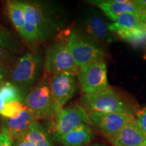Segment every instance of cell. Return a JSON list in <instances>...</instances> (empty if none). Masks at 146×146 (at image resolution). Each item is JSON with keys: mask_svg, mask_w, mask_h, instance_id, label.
Listing matches in <instances>:
<instances>
[{"mask_svg": "<svg viewBox=\"0 0 146 146\" xmlns=\"http://www.w3.org/2000/svg\"><path fill=\"white\" fill-rule=\"evenodd\" d=\"M81 102L87 112L123 113L133 116L137 112L135 106L110 86L96 94H83Z\"/></svg>", "mask_w": 146, "mask_h": 146, "instance_id": "1", "label": "cell"}, {"mask_svg": "<svg viewBox=\"0 0 146 146\" xmlns=\"http://www.w3.org/2000/svg\"><path fill=\"white\" fill-rule=\"evenodd\" d=\"M69 35L70 33H63V35L57 36L46 50L44 69L45 72L52 76L64 72L77 74L78 67L73 60L68 46Z\"/></svg>", "mask_w": 146, "mask_h": 146, "instance_id": "2", "label": "cell"}, {"mask_svg": "<svg viewBox=\"0 0 146 146\" xmlns=\"http://www.w3.org/2000/svg\"><path fill=\"white\" fill-rule=\"evenodd\" d=\"M42 62L43 58L40 53H25L18 58L11 69L9 81L25 93L37 79Z\"/></svg>", "mask_w": 146, "mask_h": 146, "instance_id": "3", "label": "cell"}, {"mask_svg": "<svg viewBox=\"0 0 146 146\" xmlns=\"http://www.w3.org/2000/svg\"><path fill=\"white\" fill-rule=\"evenodd\" d=\"M108 25L101 14L88 8L80 15L74 29L87 39L100 45L114 41V35L110 31Z\"/></svg>", "mask_w": 146, "mask_h": 146, "instance_id": "4", "label": "cell"}, {"mask_svg": "<svg viewBox=\"0 0 146 146\" xmlns=\"http://www.w3.org/2000/svg\"><path fill=\"white\" fill-rule=\"evenodd\" d=\"M24 103L36 119L54 120L61 110L53 98L49 83L45 81L38 84L27 95Z\"/></svg>", "mask_w": 146, "mask_h": 146, "instance_id": "5", "label": "cell"}, {"mask_svg": "<svg viewBox=\"0 0 146 146\" xmlns=\"http://www.w3.org/2000/svg\"><path fill=\"white\" fill-rule=\"evenodd\" d=\"M25 2L34 16L40 42L46 41L54 37L64 27L62 20L58 15V10L50 6L47 3Z\"/></svg>", "mask_w": 146, "mask_h": 146, "instance_id": "6", "label": "cell"}, {"mask_svg": "<svg viewBox=\"0 0 146 146\" xmlns=\"http://www.w3.org/2000/svg\"><path fill=\"white\" fill-rule=\"evenodd\" d=\"M68 46L78 68L103 60L105 56V53L101 46L87 39L74 29L70 32Z\"/></svg>", "mask_w": 146, "mask_h": 146, "instance_id": "7", "label": "cell"}, {"mask_svg": "<svg viewBox=\"0 0 146 146\" xmlns=\"http://www.w3.org/2000/svg\"><path fill=\"white\" fill-rule=\"evenodd\" d=\"M83 124L93 125L88 112L83 106L74 104L62 108L56 115L52 126L53 138L58 141L62 136Z\"/></svg>", "mask_w": 146, "mask_h": 146, "instance_id": "8", "label": "cell"}, {"mask_svg": "<svg viewBox=\"0 0 146 146\" xmlns=\"http://www.w3.org/2000/svg\"><path fill=\"white\" fill-rule=\"evenodd\" d=\"M76 76L84 94H96L110 86L108 81L106 64L104 60L79 68Z\"/></svg>", "mask_w": 146, "mask_h": 146, "instance_id": "9", "label": "cell"}, {"mask_svg": "<svg viewBox=\"0 0 146 146\" xmlns=\"http://www.w3.org/2000/svg\"><path fill=\"white\" fill-rule=\"evenodd\" d=\"M76 74L64 72L51 78L49 85L52 97L60 110L72 98L77 89Z\"/></svg>", "mask_w": 146, "mask_h": 146, "instance_id": "10", "label": "cell"}, {"mask_svg": "<svg viewBox=\"0 0 146 146\" xmlns=\"http://www.w3.org/2000/svg\"><path fill=\"white\" fill-rule=\"evenodd\" d=\"M93 125L96 126L108 139L114 136L129 122L134 119L133 115L123 113H102L88 112Z\"/></svg>", "mask_w": 146, "mask_h": 146, "instance_id": "11", "label": "cell"}, {"mask_svg": "<svg viewBox=\"0 0 146 146\" xmlns=\"http://www.w3.org/2000/svg\"><path fill=\"white\" fill-rule=\"evenodd\" d=\"M36 120L31 111L26 106L16 117H1L0 130L1 133L10 135L13 140L23 138L28 132L31 125Z\"/></svg>", "mask_w": 146, "mask_h": 146, "instance_id": "12", "label": "cell"}, {"mask_svg": "<svg viewBox=\"0 0 146 146\" xmlns=\"http://www.w3.org/2000/svg\"><path fill=\"white\" fill-rule=\"evenodd\" d=\"M108 140L114 146H146V133L134 118Z\"/></svg>", "mask_w": 146, "mask_h": 146, "instance_id": "13", "label": "cell"}, {"mask_svg": "<svg viewBox=\"0 0 146 146\" xmlns=\"http://www.w3.org/2000/svg\"><path fill=\"white\" fill-rule=\"evenodd\" d=\"M101 9L109 19L115 22L122 14L127 12H141L133 4L132 1L127 0H111V1H91Z\"/></svg>", "mask_w": 146, "mask_h": 146, "instance_id": "14", "label": "cell"}, {"mask_svg": "<svg viewBox=\"0 0 146 146\" xmlns=\"http://www.w3.org/2000/svg\"><path fill=\"white\" fill-rule=\"evenodd\" d=\"M94 137V132L90 125L83 124L75 129L59 138L62 146H85Z\"/></svg>", "mask_w": 146, "mask_h": 146, "instance_id": "15", "label": "cell"}, {"mask_svg": "<svg viewBox=\"0 0 146 146\" xmlns=\"http://www.w3.org/2000/svg\"><path fill=\"white\" fill-rule=\"evenodd\" d=\"M141 12H127L122 14L116 21L109 24L108 29L112 33L129 31L140 26Z\"/></svg>", "mask_w": 146, "mask_h": 146, "instance_id": "16", "label": "cell"}, {"mask_svg": "<svg viewBox=\"0 0 146 146\" xmlns=\"http://www.w3.org/2000/svg\"><path fill=\"white\" fill-rule=\"evenodd\" d=\"M5 10L9 19L21 35L25 25V14L21 1L9 0L5 3Z\"/></svg>", "mask_w": 146, "mask_h": 146, "instance_id": "17", "label": "cell"}, {"mask_svg": "<svg viewBox=\"0 0 146 146\" xmlns=\"http://www.w3.org/2000/svg\"><path fill=\"white\" fill-rule=\"evenodd\" d=\"M25 93L19 87L6 81L0 87V113L7 104L13 102H25Z\"/></svg>", "mask_w": 146, "mask_h": 146, "instance_id": "18", "label": "cell"}, {"mask_svg": "<svg viewBox=\"0 0 146 146\" xmlns=\"http://www.w3.org/2000/svg\"><path fill=\"white\" fill-rule=\"evenodd\" d=\"M24 137L34 146H52L48 135L36 120L31 125Z\"/></svg>", "mask_w": 146, "mask_h": 146, "instance_id": "19", "label": "cell"}, {"mask_svg": "<svg viewBox=\"0 0 146 146\" xmlns=\"http://www.w3.org/2000/svg\"><path fill=\"white\" fill-rule=\"evenodd\" d=\"M118 37L135 47L146 46V29L141 26L129 31L116 33Z\"/></svg>", "mask_w": 146, "mask_h": 146, "instance_id": "20", "label": "cell"}, {"mask_svg": "<svg viewBox=\"0 0 146 146\" xmlns=\"http://www.w3.org/2000/svg\"><path fill=\"white\" fill-rule=\"evenodd\" d=\"M0 46L8 49L15 54L19 51L21 44L12 32L0 27Z\"/></svg>", "mask_w": 146, "mask_h": 146, "instance_id": "21", "label": "cell"}, {"mask_svg": "<svg viewBox=\"0 0 146 146\" xmlns=\"http://www.w3.org/2000/svg\"><path fill=\"white\" fill-rule=\"evenodd\" d=\"M26 106L23 102H13L7 104L0 113L1 117L11 118L17 116Z\"/></svg>", "mask_w": 146, "mask_h": 146, "instance_id": "22", "label": "cell"}, {"mask_svg": "<svg viewBox=\"0 0 146 146\" xmlns=\"http://www.w3.org/2000/svg\"><path fill=\"white\" fill-rule=\"evenodd\" d=\"M14 54L5 47L0 46V64L8 67L13 62Z\"/></svg>", "mask_w": 146, "mask_h": 146, "instance_id": "23", "label": "cell"}, {"mask_svg": "<svg viewBox=\"0 0 146 146\" xmlns=\"http://www.w3.org/2000/svg\"><path fill=\"white\" fill-rule=\"evenodd\" d=\"M135 119L139 127L146 133V106L137 112Z\"/></svg>", "mask_w": 146, "mask_h": 146, "instance_id": "24", "label": "cell"}, {"mask_svg": "<svg viewBox=\"0 0 146 146\" xmlns=\"http://www.w3.org/2000/svg\"><path fill=\"white\" fill-rule=\"evenodd\" d=\"M0 146H13V139L10 135L0 132Z\"/></svg>", "mask_w": 146, "mask_h": 146, "instance_id": "25", "label": "cell"}, {"mask_svg": "<svg viewBox=\"0 0 146 146\" xmlns=\"http://www.w3.org/2000/svg\"><path fill=\"white\" fill-rule=\"evenodd\" d=\"M7 74H8V67L0 64V87L5 83Z\"/></svg>", "mask_w": 146, "mask_h": 146, "instance_id": "26", "label": "cell"}, {"mask_svg": "<svg viewBox=\"0 0 146 146\" xmlns=\"http://www.w3.org/2000/svg\"><path fill=\"white\" fill-rule=\"evenodd\" d=\"M13 146H34L32 143L27 141L25 137L17 139L13 143Z\"/></svg>", "mask_w": 146, "mask_h": 146, "instance_id": "27", "label": "cell"}, {"mask_svg": "<svg viewBox=\"0 0 146 146\" xmlns=\"http://www.w3.org/2000/svg\"><path fill=\"white\" fill-rule=\"evenodd\" d=\"M132 2L139 10L141 12L146 10V0H133Z\"/></svg>", "mask_w": 146, "mask_h": 146, "instance_id": "28", "label": "cell"}, {"mask_svg": "<svg viewBox=\"0 0 146 146\" xmlns=\"http://www.w3.org/2000/svg\"><path fill=\"white\" fill-rule=\"evenodd\" d=\"M140 26L146 29V11L142 12L140 14Z\"/></svg>", "mask_w": 146, "mask_h": 146, "instance_id": "29", "label": "cell"}, {"mask_svg": "<svg viewBox=\"0 0 146 146\" xmlns=\"http://www.w3.org/2000/svg\"><path fill=\"white\" fill-rule=\"evenodd\" d=\"M91 146H106V145H103V144H102V143H94V144H93V145H91Z\"/></svg>", "mask_w": 146, "mask_h": 146, "instance_id": "30", "label": "cell"}, {"mask_svg": "<svg viewBox=\"0 0 146 146\" xmlns=\"http://www.w3.org/2000/svg\"><path fill=\"white\" fill-rule=\"evenodd\" d=\"M145 11H146V10H145Z\"/></svg>", "mask_w": 146, "mask_h": 146, "instance_id": "31", "label": "cell"}]
</instances>
